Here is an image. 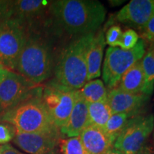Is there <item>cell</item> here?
Wrapping results in <instances>:
<instances>
[{
	"label": "cell",
	"mask_w": 154,
	"mask_h": 154,
	"mask_svg": "<svg viewBox=\"0 0 154 154\" xmlns=\"http://www.w3.org/2000/svg\"><path fill=\"white\" fill-rule=\"evenodd\" d=\"M79 137L87 154H102L113 148L114 143L103 128L91 124L82 131Z\"/></svg>",
	"instance_id": "15"
},
{
	"label": "cell",
	"mask_w": 154,
	"mask_h": 154,
	"mask_svg": "<svg viewBox=\"0 0 154 154\" xmlns=\"http://www.w3.org/2000/svg\"><path fill=\"white\" fill-rule=\"evenodd\" d=\"M0 121L12 125L17 133H44L59 131L54 124L42 99L34 96L0 116Z\"/></svg>",
	"instance_id": "3"
},
{
	"label": "cell",
	"mask_w": 154,
	"mask_h": 154,
	"mask_svg": "<svg viewBox=\"0 0 154 154\" xmlns=\"http://www.w3.org/2000/svg\"><path fill=\"white\" fill-rule=\"evenodd\" d=\"M123 32L119 26L114 25L111 26L106 33V43L109 47H119Z\"/></svg>",
	"instance_id": "24"
},
{
	"label": "cell",
	"mask_w": 154,
	"mask_h": 154,
	"mask_svg": "<svg viewBox=\"0 0 154 154\" xmlns=\"http://www.w3.org/2000/svg\"><path fill=\"white\" fill-rule=\"evenodd\" d=\"M140 31L146 40L154 44V14Z\"/></svg>",
	"instance_id": "26"
},
{
	"label": "cell",
	"mask_w": 154,
	"mask_h": 154,
	"mask_svg": "<svg viewBox=\"0 0 154 154\" xmlns=\"http://www.w3.org/2000/svg\"><path fill=\"white\" fill-rule=\"evenodd\" d=\"M16 131L14 127L6 124H0V144H7L14 139Z\"/></svg>",
	"instance_id": "25"
},
{
	"label": "cell",
	"mask_w": 154,
	"mask_h": 154,
	"mask_svg": "<svg viewBox=\"0 0 154 154\" xmlns=\"http://www.w3.org/2000/svg\"><path fill=\"white\" fill-rule=\"evenodd\" d=\"M88 125L89 116L88 103L80 96L77 90L72 113L66 124L59 129L61 136L67 138L79 136L82 131Z\"/></svg>",
	"instance_id": "14"
},
{
	"label": "cell",
	"mask_w": 154,
	"mask_h": 154,
	"mask_svg": "<svg viewBox=\"0 0 154 154\" xmlns=\"http://www.w3.org/2000/svg\"><path fill=\"white\" fill-rule=\"evenodd\" d=\"M27 36L26 26L20 22L11 19L0 21V66L15 70Z\"/></svg>",
	"instance_id": "6"
},
{
	"label": "cell",
	"mask_w": 154,
	"mask_h": 154,
	"mask_svg": "<svg viewBox=\"0 0 154 154\" xmlns=\"http://www.w3.org/2000/svg\"><path fill=\"white\" fill-rule=\"evenodd\" d=\"M135 154H154V153L151 151V150L148 149V148H146L145 146L143 149H142L140 151H138V153Z\"/></svg>",
	"instance_id": "31"
},
{
	"label": "cell",
	"mask_w": 154,
	"mask_h": 154,
	"mask_svg": "<svg viewBox=\"0 0 154 154\" xmlns=\"http://www.w3.org/2000/svg\"><path fill=\"white\" fill-rule=\"evenodd\" d=\"M150 96L143 94H131L117 88L108 91L107 101L113 113H128L140 115L139 111L149 101Z\"/></svg>",
	"instance_id": "13"
},
{
	"label": "cell",
	"mask_w": 154,
	"mask_h": 154,
	"mask_svg": "<svg viewBox=\"0 0 154 154\" xmlns=\"http://www.w3.org/2000/svg\"><path fill=\"white\" fill-rule=\"evenodd\" d=\"M59 150L61 154H87L79 136L61 139Z\"/></svg>",
	"instance_id": "22"
},
{
	"label": "cell",
	"mask_w": 154,
	"mask_h": 154,
	"mask_svg": "<svg viewBox=\"0 0 154 154\" xmlns=\"http://www.w3.org/2000/svg\"><path fill=\"white\" fill-rule=\"evenodd\" d=\"M78 92L88 103L107 101V89L103 82L98 79L86 82Z\"/></svg>",
	"instance_id": "18"
},
{
	"label": "cell",
	"mask_w": 154,
	"mask_h": 154,
	"mask_svg": "<svg viewBox=\"0 0 154 154\" xmlns=\"http://www.w3.org/2000/svg\"><path fill=\"white\" fill-rule=\"evenodd\" d=\"M140 65L145 77L143 94L150 96L154 89V44L146 51L140 60Z\"/></svg>",
	"instance_id": "20"
},
{
	"label": "cell",
	"mask_w": 154,
	"mask_h": 154,
	"mask_svg": "<svg viewBox=\"0 0 154 154\" xmlns=\"http://www.w3.org/2000/svg\"><path fill=\"white\" fill-rule=\"evenodd\" d=\"M76 91L61 86L53 80L43 88L42 99L54 124L59 129L66 124L72 113Z\"/></svg>",
	"instance_id": "9"
},
{
	"label": "cell",
	"mask_w": 154,
	"mask_h": 154,
	"mask_svg": "<svg viewBox=\"0 0 154 154\" xmlns=\"http://www.w3.org/2000/svg\"><path fill=\"white\" fill-rule=\"evenodd\" d=\"M105 44L104 33L103 30H100L95 34L88 49L86 57L88 69L87 82L94 80L101 76Z\"/></svg>",
	"instance_id": "16"
},
{
	"label": "cell",
	"mask_w": 154,
	"mask_h": 154,
	"mask_svg": "<svg viewBox=\"0 0 154 154\" xmlns=\"http://www.w3.org/2000/svg\"><path fill=\"white\" fill-rule=\"evenodd\" d=\"M140 38L136 31L129 29L123 32L119 47L123 49H131L136 47Z\"/></svg>",
	"instance_id": "23"
},
{
	"label": "cell",
	"mask_w": 154,
	"mask_h": 154,
	"mask_svg": "<svg viewBox=\"0 0 154 154\" xmlns=\"http://www.w3.org/2000/svg\"><path fill=\"white\" fill-rule=\"evenodd\" d=\"M89 124L103 128L108 120L112 116L110 106L107 101L88 103Z\"/></svg>",
	"instance_id": "19"
},
{
	"label": "cell",
	"mask_w": 154,
	"mask_h": 154,
	"mask_svg": "<svg viewBox=\"0 0 154 154\" xmlns=\"http://www.w3.org/2000/svg\"><path fill=\"white\" fill-rule=\"evenodd\" d=\"M49 11L67 34L78 36L96 33L106 14L104 6L95 0L51 1Z\"/></svg>",
	"instance_id": "1"
},
{
	"label": "cell",
	"mask_w": 154,
	"mask_h": 154,
	"mask_svg": "<svg viewBox=\"0 0 154 154\" xmlns=\"http://www.w3.org/2000/svg\"><path fill=\"white\" fill-rule=\"evenodd\" d=\"M59 131L44 133H17L13 142L29 154H59Z\"/></svg>",
	"instance_id": "10"
},
{
	"label": "cell",
	"mask_w": 154,
	"mask_h": 154,
	"mask_svg": "<svg viewBox=\"0 0 154 154\" xmlns=\"http://www.w3.org/2000/svg\"><path fill=\"white\" fill-rule=\"evenodd\" d=\"M102 154H124V153H123L121 151H119V150L116 149L115 148L113 147V148H111V149L108 150L107 151H106L105 153H103Z\"/></svg>",
	"instance_id": "30"
},
{
	"label": "cell",
	"mask_w": 154,
	"mask_h": 154,
	"mask_svg": "<svg viewBox=\"0 0 154 154\" xmlns=\"http://www.w3.org/2000/svg\"><path fill=\"white\" fill-rule=\"evenodd\" d=\"M10 1L0 0V21L6 19Z\"/></svg>",
	"instance_id": "27"
},
{
	"label": "cell",
	"mask_w": 154,
	"mask_h": 154,
	"mask_svg": "<svg viewBox=\"0 0 154 154\" xmlns=\"http://www.w3.org/2000/svg\"><path fill=\"white\" fill-rule=\"evenodd\" d=\"M9 72V70H8V69L1 68V67H0V84H1V82L4 80V79L5 78Z\"/></svg>",
	"instance_id": "29"
},
{
	"label": "cell",
	"mask_w": 154,
	"mask_h": 154,
	"mask_svg": "<svg viewBox=\"0 0 154 154\" xmlns=\"http://www.w3.org/2000/svg\"><path fill=\"white\" fill-rule=\"evenodd\" d=\"M154 128L153 114L132 117L116 139L113 148L124 154H135L145 147Z\"/></svg>",
	"instance_id": "7"
},
{
	"label": "cell",
	"mask_w": 154,
	"mask_h": 154,
	"mask_svg": "<svg viewBox=\"0 0 154 154\" xmlns=\"http://www.w3.org/2000/svg\"><path fill=\"white\" fill-rule=\"evenodd\" d=\"M154 14V0H132L116 14V20L140 30Z\"/></svg>",
	"instance_id": "11"
},
{
	"label": "cell",
	"mask_w": 154,
	"mask_h": 154,
	"mask_svg": "<svg viewBox=\"0 0 154 154\" xmlns=\"http://www.w3.org/2000/svg\"><path fill=\"white\" fill-rule=\"evenodd\" d=\"M95 34L79 36L62 50L54 69V82L75 91L85 85L88 76L86 57Z\"/></svg>",
	"instance_id": "2"
},
{
	"label": "cell",
	"mask_w": 154,
	"mask_h": 154,
	"mask_svg": "<svg viewBox=\"0 0 154 154\" xmlns=\"http://www.w3.org/2000/svg\"><path fill=\"white\" fill-rule=\"evenodd\" d=\"M136 116L138 115L128 113H113L103 129L109 135L113 141L115 142L116 139L126 126L129 119Z\"/></svg>",
	"instance_id": "21"
},
{
	"label": "cell",
	"mask_w": 154,
	"mask_h": 154,
	"mask_svg": "<svg viewBox=\"0 0 154 154\" xmlns=\"http://www.w3.org/2000/svg\"><path fill=\"white\" fill-rule=\"evenodd\" d=\"M140 60L123 75L116 88L128 93L143 94L145 77L140 65Z\"/></svg>",
	"instance_id": "17"
},
{
	"label": "cell",
	"mask_w": 154,
	"mask_h": 154,
	"mask_svg": "<svg viewBox=\"0 0 154 154\" xmlns=\"http://www.w3.org/2000/svg\"><path fill=\"white\" fill-rule=\"evenodd\" d=\"M1 154H25L18 151V150L13 147L11 145H9V144H5V145L1 146Z\"/></svg>",
	"instance_id": "28"
},
{
	"label": "cell",
	"mask_w": 154,
	"mask_h": 154,
	"mask_svg": "<svg viewBox=\"0 0 154 154\" xmlns=\"http://www.w3.org/2000/svg\"><path fill=\"white\" fill-rule=\"evenodd\" d=\"M0 67H1V66H0ZM1 68H2V67H1Z\"/></svg>",
	"instance_id": "34"
},
{
	"label": "cell",
	"mask_w": 154,
	"mask_h": 154,
	"mask_svg": "<svg viewBox=\"0 0 154 154\" xmlns=\"http://www.w3.org/2000/svg\"><path fill=\"white\" fill-rule=\"evenodd\" d=\"M43 88L18 73L9 71L0 84V116L34 96Z\"/></svg>",
	"instance_id": "8"
},
{
	"label": "cell",
	"mask_w": 154,
	"mask_h": 154,
	"mask_svg": "<svg viewBox=\"0 0 154 154\" xmlns=\"http://www.w3.org/2000/svg\"><path fill=\"white\" fill-rule=\"evenodd\" d=\"M15 70L36 85L49 79L53 71L52 54L49 44L40 37L28 35Z\"/></svg>",
	"instance_id": "4"
},
{
	"label": "cell",
	"mask_w": 154,
	"mask_h": 154,
	"mask_svg": "<svg viewBox=\"0 0 154 154\" xmlns=\"http://www.w3.org/2000/svg\"><path fill=\"white\" fill-rule=\"evenodd\" d=\"M1 151H2V147L1 146H0V154H1Z\"/></svg>",
	"instance_id": "32"
},
{
	"label": "cell",
	"mask_w": 154,
	"mask_h": 154,
	"mask_svg": "<svg viewBox=\"0 0 154 154\" xmlns=\"http://www.w3.org/2000/svg\"><path fill=\"white\" fill-rule=\"evenodd\" d=\"M50 3L51 1L42 0L10 1L6 19H14L25 26L40 18L49 10Z\"/></svg>",
	"instance_id": "12"
},
{
	"label": "cell",
	"mask_w": 154,
	"mask_h": 154,
	"mask_svg": "<svg viewBox=\"0 0 154 154\" xmlns=\"http://www.w3.org/2000/svg\"><path fill=\"white\" fill-rule=\"evenodd\" d=\"M146 53V45L143 38H140L136 47L131 49L120 47H109L106 49L103 66V79L110 89L118 85L125 73L138 61Z\"/></svg>",
	"instance_id": "5"
},
{
	"label": "cell",
	"mask_w": 154,
	"mask_h": 154,
	"mask_svg": "<svg viewBox=\"0 0 154 154\" xmlns=\"http://www.w3.org/2000/svg\"><path fill=\"white\" fill-rule=\"evenodd\" d=\"M153 136H154V128H153Z\"/></svg>",
	"instance_id": "33"
}]
</instances>
